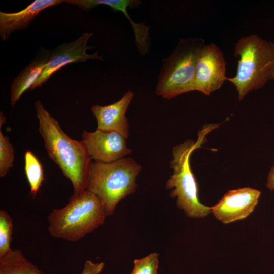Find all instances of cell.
<instances>
[{"label": "cell", "mask_w": 274, "mask_h": 274, "mask_svg": "<svg viewBox=\"0 0 274 274\" xmlns=\"http://www.w3.org/2000/svg\"><path fill=\"white\" fill-rule=\"evenodd\" d=\"M35 106L39 131L48 154L71 182L73 195L81 194L86 189L92 159L82 142L65 134L40 100Z\"/></svg>", "instance_id": "6da1fadb"}, {"label": "cell", "mask_w": 274, "mask_h": 274, "mask_svg": "<svg viewBox=\"0 0 274 274\" xmlns=\"http://www.w3.org/2000/svg\"><path fill=\"white\" fill-rule=\"evenodd\" d=\"M234 55L239 57L236 73L227 80L235 86L238 101L274 80L273 42L256 34L245 36L235 43Z\"/></svg>", "instance_id": "7a4b0ae2"}, {"label": "cell", "mask_w": 274, "mask_h": 274, "mask_svg": "<svg viewBox=\"0 0 274 274\" xmlns=\"http://www.w3.org/2000/svg\"><path fill=\"white\" fill-rule=\"evenodd\" d=\"M107 216L100 199L85 190L71 197L68 203L54 209L48 216V230L53 237L76 242L104 223Z\"/></svg>", "instance_id": "3957f363"}, {"label": "cell", "mask_w": 274, "mask_h": 274, "mask_svg": "<svg viewBox=\"0 0 274 274\" xmlns=\"http://www.w3.org/2000/svg\"><path fill=\"white\" fill-rule=\"evenodd\" d=\"M142 167L131 157L104 163L92 162L86 190L103 204L107 216L111 215L122 199L136 190V177Z\"/></svg>", "instance_id": "277c9868"}, {"label": "cell", "mask_w": 274, "mask_h": 274, "mask_svg": "<svg viewBox=\"0 0 274 274\" xmlns=\"http://www.w3.org/2000/svg\"><path fill=\"white\" fill-rule=\"evenodd\" d=\"M206 44L201 38H180L169 55L162 60L155 94L166 99L196 91V67Z\"/></svg>", "instance_id": "5b68a950"}, {"label": "cell", "mask_w": 274, "mask_h": 274, "mask_svg": "<svg viewBox=\"0 0 274 274\" xmlns=\"http://www.w3.org/2000/svg\"><path fill=\"white\" fill-rule=\"evenodd\" d=\"M208 132L207 130L202 131L196 142L188 140L172 149L170 166L173 173L166 188L171 190L170 196L176 198L178 208L192 218H204L212 213L211 207L202 204L199 199L198 185L190 161L192 152L201 147Z\"/></svg>", "instance_id": "8992f818"}, {"label": "cell", "mask_w": 274, "mask_h": 274, "mask_svg": "<svg viewBox=\"0 0 274 274\" xmlns=\"http://www.w3.org/2000/svg\"><path fill=\"white\" fill-rule=\"evenodd\" d=\"M226 72V62L222 50L215 43L206 44L197 62L196 91L209 96L219 89L227 80Z\"/></svg>", "instance_id": "52a82bcc"}, {"label": "cell", "mask_w": 274, "mask_h": 274, "mask_svg": "<svg viewBox=\"0 0 274 274\" xmlns=\"http://www.w3.org/2000/svg\"><path fill=\"white\" fill-rule=\"evenodd\" d=\"M93 33H83L73 41L64 43L55 48L50 53L49 61L43 72L30 90L41 87L51 76L66 65L86 62L88 59L104 60L97 51L92 54L87 53L88 49L95 46H87V42Z\"/></svg>", "instance_id": "ba28073f"}, {"label": "cell", "mask_w": 274, "mask_h": 274, "mask_svg": "<svg viewBox=\"0 0 274 274\" xmlns=\"http://www.w3.org/2000/svg\"><path fill=\"white\" fill-rule=\"evenodd\" d=\"M81 136V141L95 161L112 162L127 157L132 151L127 146L126 139L116 131L84 130Z\"/></svg>", "instance_id": "9c48e42d"}, {"label": "cell", "mask_w": 274, "mask_h": 274, "mask_svg": "<svg viewBox=\"0 0 274 274\" xmlns=\"http://www.w3.org/2000/svg\"><path fill=\"white\" fill-rule=\"evenodd\" d=\"M260 195L259 190L251 187L229 190L211 207V213L224 224L244 219L253 212Z\"/></svg>", "instance_id": "30bf717a"}, {"label": "cell", "mask_w": 274, "mask_h": 274, "mask_svg": "<svg viewBox=\"0 0 274 274\" xmlns=\"http://www.w3.org/2000/svg\"><path fill=\"white\" fill-rule=\"evenodd\" d=\"M134 96L133 92L128 90L115 102L92 105L90 109L97 120V129L116 131L128 138L129 125L126 113Z\"/></svg>", "instance_id": "8fae6325"}, {"label": "cell", "mask_w": 274, "mask_h": 274, "mask_svg": "<svg viewBox=\"0 0 274 274\" xmlns=\"http://www.w3.org/2000/svg\"><path fill=\"white\" fill-rule=\"evenodd\" d=\"M63 0H35L18 12H0V36L3 41L8 40L17 30L26 29L30 22L43 10L63 3Z\"/></svg>", "instance_id": "7c38bea8"}, {"label": "cell", "mask_w": 274, "mask_h": 274, "mask_svg": "<svg viewBox=\"0 0 274 274\" xmlns=\"http://www.w3.org/2000/svg\"><path fill=\"white\" fill-rule=\"evenodd\" d=\"M141 3L138 0H77L75 2L76 5L86 11L102 5L115 11L121 12L129 21L133 29L138 51L142 55H145L149 51L150 27L143 23H135L127 12V7H136Z\"/></svg>", "instance_id": "4fadbf2b"}, {"label": "cell", "mask_w": 274, "mask_h": 274, "mask_svg": "<svg viewBox=\"0 0 274 274\" xmlns=\"http://www.w3.org/2000/svg\"><path fill=\"white\" fill-rule=\"evenodd\" d=\"M50 57L49 52L44 50L13 80L10 88L11 105L14 106L24 92L31 88L43 72Z\"/></svg>", "instance_id": "5bb4252c"}, {"label": "cell", "mask_w": 274, "mask_h": 274, "mask_svg": "<svg viewBox=\"0 0 274 274\" xmlns=\"http://www.w3.org/2000/svg\"><path fill=\"white\" fill-rule=\"evenodd\" d=\"M0 274H44L29 261L19 249L0 257Z\"/></svg>", "instance_id": "9a60e30c"}, {"label": "cell", "mask_w": 274, "mask_h": 274, "mask_svg": "<svg viewBox=\"0 0 274 274\" xmlns=\"http://www.w3.org/2000/svg\"><path fill=\"white\" fill-rule=\"evenodd\" d=\"M24 170L30 188V194L35 198L44 180V174L40 160L29 150L24 154Z\"/></svg>", "instance_id": "2e32d148"}, {"label": "cell", "mask_w": 274, "mask_h": 274, "mask_svg": "<svg viewBox=\"0 0 274 274\" xmlns=\"http://www.w3.org/2000/svg\"><path fill=\"white\" fill-rule=\"evenodd\" d=\"M13 219L5 210H0V257L11 251Z\"/></svg>", "instance_id": "e0dca14e"}, {"label": "cell", "mask_w": 274, "mask_h": 274, "mask_svg": "<svg viewBox=\"0 0 274 274\" xmlns=\"http://www.w3.org/2000/svg\"><path fill=\"white\" fill-rule=\"evenodd\" d=\"M14 149L9 138L0 130V177H6L13 166Z\"/></svg>", "instance_id": "ac0fdd59"}, {"label": "cell", "mask_w": 274, "mask_h": 274, "mask_svg": "<svg viewBox=\"0 0 274 274\" xmlns=\"http://www.w3.org/2000/svg\"><path fill=\"white\" fill-rule=\"evenodd\" d=\"M159 254L152 253L134 260V268L130 274H158Z\"/></svg>", "instance_id": "d6986e66"}, {"label": "cell", "mask_w": 274, "mask_h": 274, "mask_svg": "<svg viewBox=\"0 0 274 274\" xmlns=\"http://www.w3.org/2000/svg\"><path fill=\"white\" fill-rule=\"evenodd\" d=\"M104 266L103 262L94 263L87 260L84 263L81 274H100L104 269Z\"/></svg>", "instance_id": "ffe728a7"}, {"label": "cell", "mask_w": 274, "mask_h": 274, "mask_svg": "<svg viewBox=\"0 0 274 274\" xmlns=\"http://www.w3.org/2000/svg\"><path fill=\"white\" fill-rule=\"evenodd\" d=\"M266 187L270 190L274 191V163L267 176Z\"/></svg>", "instance_id": "44dd1931"}]
</instances>
